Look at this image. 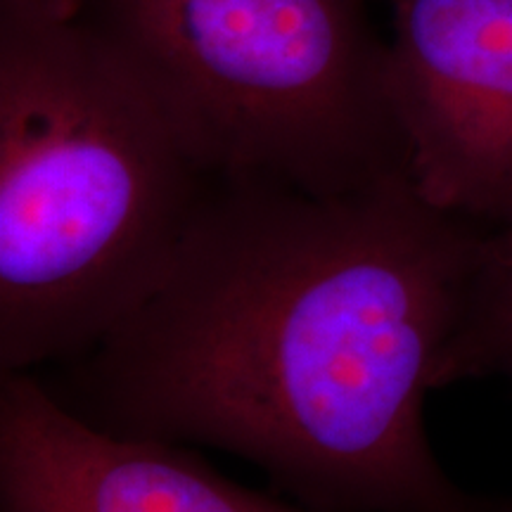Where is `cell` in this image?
Instances as JSON below:
<instances>
[{
	"instance_id": "6da1fadb",
	"label": "cell",
	"mask_w": 512,
	"mask_h": 512,
	"mask_svg": "<svg viewBox=\"0 0 512 512\" xmlns=\"http://www.w3.org/2000/svg\"><path fill=\"white\" fill-rule=\"evenodd\" d=\"M491 226L399 174L316 197L226 178L157 290L43 382L121 437L249 460L320 512H477L425 425Z\"/></svg>"
},
{
	"instance_id": "7a4b0ae2",
	"label": "cell",
	"mask_w": 512,
	"mask_h": 512,
	"mask_svg": "<svg viewBox=\"0 0 512 512\" xmlns=\"http://www.w3.org/2000/svg\"><path fill=\"white\" fill-rule=\"evenodd\" d=\"M223 181L86 17L0 10V373L60 366L119 328Z\"/></svg>"
},
{
	"instance_id": "3957f363",
	"label": "cell",
	"mask_w": 512,
	"mask_h": 512,
	"mask_svg": "<svg viewBox=\"0 0 512 512\" xmlns=\"http://www.w3.org/2000/svg\"><path fill=\"white\" fill-rule=\"evenodd\" d=\"M226 178L316 197L408 171L368 0H86Z\"/></svg>"
},
{
	"instance_id": "277c9868",
	"label": "cell",
	"mask_w": 512,
	"mask_h": 512,
	"mask_svg": "<svg viewBox=\"0 0 512 512\" xmlns=\"http://www.w3.org/2000/svg\"><path fill=\"white\" fill-rule=\"evenodd\" d=\"M389 86L415 188L512 223V0H387Z\"/></svg>"
},
{
	"instance_id": "5b68a950",
	"label": "cell",
	"mask_w": 512,
	"mask_h": 512,
	"mask_svg": "<svg viewBox=\"0 0 512 512\" xmlns=\"http://www.w3.org/2000/svg\"><path fill=\"white\" fill-rule=\"evenodd\" d=\"M0 512H320L247 489L183 444L121 437L34 373H0Z\"/></svg>"
},
{
	"instance_id": "8992f818",
	"label": "cell",
	"mask_w": 512,
	"mask_h": 512,
	"mask_svg": "<svg viewBox=\"0 0 512 512\" xmlns=\"http://www.w3.org/2000/svg\"><path fill=\"white\" fill-rule=\"evenodd\" d=\"M512 366V223L491 228L489 245L434 387L503 375Z\"/></svg>"
},
{
	"instance_id": "52a82bcc",
	"label": "cell",
	"mask_w": 512,
	"mask_h": 512,
	"mask_svg": "<svg viewBox=\"0 0 512 512\" xmlns=\"http://www.w3.org/2000/svg\"><path fill=\"white\" fill-rule=\"evenodd\" d=\"M86 0H0V10L24 12V15L74 17L79 15Z\"/></svg>"
},
{
	"instance_id": "ba28073f",
	"label": "cell",
	"mask_w": 512,
	"mask_h": 512,
	"mask_svg": "<svg viewBox=\"0 0 512 512\" xmlns=\"http://www.w3.org/2000/svg\"><path fill=\"white\" fill-rule=\"evenodd\" d=\"M477 512H512V498H479Z\"/></svg>"
},
{
	"instance_id": "9c48e42d",
	"label": "cell",
	"mask_w": 512,
	"mask_h": 512,
	"mask_svg": "<svg viewBox=\"0 0 512 512\" xmlns=\"http://www.w3.org/2000/svg\"><path fill=\"white\" fill-rule=\"evenodd\" d=\"M503 377H508V380H510V384H512V366H510L508 370H505V373H503Z\"/></svg>"
}]
</instances>
